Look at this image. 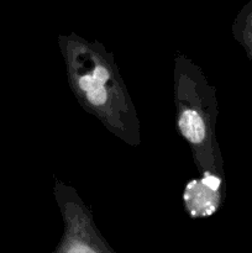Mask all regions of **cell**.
Masks as SVG:
<instances>
[{"mask_svg":"<svg viewBox=\"0 0 252 253\" xmlns=\"http://www.w3.org/2000/svg\"><path fill=\"white\" fill-rule=\"evenodd\" d=\"M53 253H115L86 224H71Z\"/></svg>","mask_w":252,"mask_h":253,"instance_id":"6da1fadb","label":"cell"},{"mask_svg":"<svg viewBox=\"0 0 252 253\" xmlns=\"http://www.w3.org/2000/svg\"><path fill=\"white\" fill-rule=\"evenodd\" d=\"M179 128L183 136L193 143L204 140L205 127L202 118L193 110H185L179 119Z\"/></svg>","mask_w":252,"mask_h":253,"instance_id":"7a4b0ae2","label":"cell"},{"mask_svg":"<svg viewBox=\"0 0 252 253\" xmlns=\"http://www.w3.org/2000/svg\"><path fill=\"white\" fill-rule=\"evenodd\" d=\"M79 88L83 91H85L86 99L90 104L95 106L104 105L108 100V91L104 88L103 82L98 81L95 77L91 76H84L79 79L78 82Z\"/></svg>","mask_w":252,"mask_h":253,"instance_id":"3957f363","label":"cell"},{"mask_svg":"<svg viewBox=\"0 0 252 253\" xmlns=\"http://www.w3.org/2000/svg\"><path fill=\"white\" fill-rule=\"evenodd\" d=\"M241 35H242V41L249 48L250 54L252 56V5L250 9H247L246 14L242 17L241 22Z\"/></svg>","mask_w":252,"mask_h":253,"instance_id":"277c9868","label":"cell"},{"mask_svg":"<svg viewBox=\"0 0 252 253\" xmlns=\"http://www.w3.org/2000/svg\"><path fill=\"white\" fill-rule=\"evenodd\" d=\"M93 76L95 77V78L98 79V81L103 82L104 84H105L106 82H108V79H109L108 71H106V69L104 68L103 66H98V67H96V68L94 69V72H93Z\"/></svg>","mask_w":252,"mask_h":253,"instance_id":"5b68a950","label":"cell"}]
</instances>
